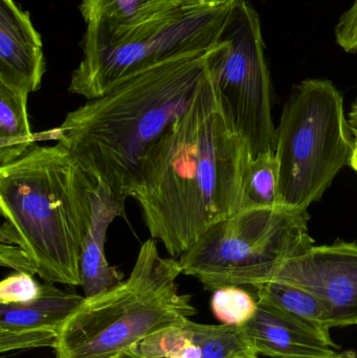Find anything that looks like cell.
I'll list each match as a JSON object with an SVG mask.
<instances>
[{
  "label": "cell",
  "instance_id": "obj_19",
  "mask_svg": "<svg viewBox=\"0 0 357 358\" xmlns=\"http://www.w3.org/2000/svg\"><path fill=\"white\" fill-rule=\"evenodd\" d=\"M59 332L54 330H0V352L52 347L56 348Z\"/></svg>",
  "mask_w": 357,
  "mask_h": 358
},
{
  "label": "cell",
  "instance_id": "obj_8",
  "mask_svg": "<svg viewBox=\"0 0 357 358\" xmlns=\"http://www.w3.org/2000/svg\"><path fill=\"white\" fill-rule=\"evenodd\" d=\"M274 280L307 290L339 321L354 326L357 317V243L337 241L312 246L287 261Z\"/></svg>",
  "mask_w": 357,
  "mask_h": 358
},
{
  "label": "cell",
  "instance_id": "obj_11",
  "mask_svg": "<svg viewBox=\"0 0 357 358\" xmlns=\"http://www.w3.org/2000/svg\"><path fill=\"white\" fill-rule=\"evenodd\" d=\"M258 357L270 358H347L348 352L330 346L314 330L258 302L251 321L242 326Z\"/></svg>",
  "mask_w": 357,
  "mask_h": 358
},
{
  "label": "cell",
  "instance_id": "obj_24",
  "mask_svg": "<svg viewBox=\"0 0 357 358\" xmlns=\"http://www.w3.org/2000/svg\"><path fill=\"white\" fill-rule=\"evenodd\" d=\"M113 358H151L145 357V355H140V353L136 352V351L129 349V350L125 351V352L121 353V355H117Z\"/></svg>",
  "mask_w": 357,
  "mask_h": 358
},
{
  "label": "cell",
  "instance_id": "obj_12",
  "mask_svg": "<svg viewBox=\"0 0 357 358\" xmlns=\"http://www.w3.org/2000/svg\"><path fill=\"white\" fill-rule=\"evenodd\" d=\"M92 202V222L82 245L80 259L84 298L105 294L124 281L123 273L107 261L105 242L109 225L117 217L125 218L126 200L117 197L103 183L96 182Z\"/></svg>",
  "mask_w": 357,
  "mask_h": 358
},
{
  "label": "cell",
  "instance_id": "obj_18",
  "mask_svg": "<svg viewBox=\"0 0 357 358\" xmlns=\"http://www.w3.org/2000/svg\"><path fill=\"white\" fill-rule=\"evenodd\" d=\"M211 308L224 325L241 327L257 313L258 300L239 286H224L214 290Z\"/></svg>",
  "mask_w": 357,
  "mask_h": 358
},
{
  "label": "cell",
  "instance_id": "obj_15",
  "mask_svg": "<svg viewBox=\"0 0 357 358\" xmlns=\"http://www.w3.org/2000/svg\"><path fill=\"white\" fill-rule=\"evenodd\" d=\"M184 0H82L87 24L109 33H125L154 20Z\"/></svg>",
  "mask_w": 357,
  "mask_h": 358
},
{
  "label": "cell",
  "instance_id": "obj_4",
  "mask_svg": "<svg viewBox=\"0 0 357 358\" xmlns=\"http://www.w3.org/2000/svg\"><path fill=\"white\" fill-rule=\"evenodd\" d=\"M180 261L161 257L155 239L140 245L129 277L105 294L84 298L65 322L57 358H113L151 334L182 325L196 315L192 298L180 294Z\"/></svg>",
  "mask_w": 357,
  "mask_h": 358
},
{
  "label": "cell",
  "instance_id": "obj_13",
  "mask_svg": "<svg viewBox=\"0 0 357 358\" xmlns=\"http://www.w3.org/2000/svg\"><path fill=\"white\" fill-rule=\"evenodd\" d=\"M83 300L84 296L45 282L39 296L27 304H0V330H54L60 334Z\"/></svg>",
  "mask_w": 357,
  "mask_h": 358
},
{
  "label": "cell",
  "instance_id": "obj_2",
  "mask_svg": "<svg viewBox=\"0 0 357 358\" xmlns=\"http://www.w3.org/2000/svg\"><path fill=\"white\" fill-rule=\"evenodd\" d=\"M207 52L168 59L126 76L87 100L41 140L62 145L96 182L131 197L151 147L190 105L209 71Z\"/></svg>",
  "mask_w": 357,
  "mask_h": 358
},
{
  "label": "cell",
  "instance_id": "obj_25",
  "mask_svg": "<svg viewBox=\"0 0 357 358\" xmlns=\"http://www.w3.org/2000/svg\"><path fill=\"white\" fill-rule=\"evenodd\" d=\"M347 358H357V355H356V353L348 352Z\"/></svg>",
  "mask_w": 357,
  "mask_h": 358
},
{
  "label": "cell",
  "instance_id": "obj_21",
  "mask_svg": "<svg viewBox=\"0 0 357 358\" xmlns=\"http://www.w3.org/2000/svg\"><path fill=\"white\" fill-rule=\"evenodd\" d=\"M335 31L337 45L346 52L357 54V0L342 15Z\"/></svg>",
  "mask_w": 357,
  "mask_h": 358
},
{
  "label": "cell",
  "instance_id": "obj_22",
  "mask_svg": "<svg viewBox=\"0 0 357 358\" xmlns=\"http://www.w3.org/2000/svg\"><path fill=\"white\" fill-rule=\"evenodd\" d=\"M0 263L2 266L14 269L18 273H29L35 275V271H34L29 257L19 246L1 243L0 245Z\"/></svg>",
  "mask_w": 357,
  "mask_h": 358
},
{
  "label": "cell",
  "instance_id": "obj_23",
  "mask_svg": "<svg viewBox=\"0 0 357 358\" xmlns=\"http://www.w3.org/2000/svg\"><path fill=\"white\" fill-rule=\"evenodd\" d=\"M348 122H349L352 138H354V149H352L350 166L357 172V110L351 109L349 113V117H348Z\"/></svg>",
  "mask_w": 357,
  "mask_h": 358
},
{
  "label": "cell",
  "instance_id": "obj_27",
  "mask_svg": "<svg viewBox=\"0 0 357 358\" xmlns=\"http://www.w3.org/2000/svg\"><path fill=\"white\" fill-rule=\"evenodd\" d=\"M243 358H258V355H251V357H243Z\"/></svg>",
  "mask_w": 357,
  "mask_h": 358
},
{
  "label": "cell",
  "instance_id": "obj_7",
  "mask_svg": "<svg viewBox=\"0 0 357 358\" xmlns=\"http://www.w3.org/2000/svg\"><path fill=\"white\" fill-rule=\"evenodd\" d=\"M261 22L249 0L233 8L218 43L207 55L210 71L252 157L275 152L272 83Z\"/></svg>",
  "mask_w": 357,
  "mask_h": 358
},
{
  "label": "cell",
  "instance_id": "obj_9",
  "mask_svg": "<svg viewBox=\"0 0 357 358\" xmlns=\"http://www.w3.org/2000/svg\"><path fill=\"white\" fill-rule=\"evenodd\" d=\"M132 350L151 358H243L257 355L242 326L187 320L151 334Z\"/></svg>",
  "mask_w": 357,
  "mask_h": 358
},
{
  "label": "cell",
  "instance_id": "obj_10",
  "mask_svg": "<svg viewBox=\"0 0 357 358\" xmlns=\"http://www.w3.org/2000/svg\"><path fill=\"white\" fill-rule=\"evenodd\" d=\"M44 73L43 45L29 13L14 0H0V81L31 94Z\"/></svg>",
  "mask_w": 357,
  "mask_h": 358
},
{
  "label": "cell",
  "instance_id": "obj_17",
  "mask_svg": "<svg viewBox=\"0 0 357 358\" xmlns=\"http://www.w3.org/2000/svg\"><path fill=\"white\" fill-rule=\"evenodd\" d=\"M282 206L279 193V174L275 152L254 157L243 180L240 210L276 208Z\"/></svg>",
  "mask_w": 357,
  "mask_h": 358
},
{
  "label": "cell",
  "instance_id": "obj_26",
  "mask_svg": "<svg viewBox=\"0 0 357 358\" xmlns=\"http://www.w3.org/2000/svg\"><path fill=\"white\" fill-rule=\"evenodd\" d=\"M352 109H354V110H357V101L356 103H354V105H352Z\"/></svg>",
  "mask_w": 357,
  "mask_h": 358
},
{
  "label": "cell",
  "instance_id": "obj_28",
  "mask_svg": "<svg viewBox=\"0 0 357 358\" xmlns=\"http://www.w3.org/2000/svg\"><path fill=\"white\" fill-rule=\"evenodd\" d=\"M354 325L357 326V317H356V320H354Z\"/></svg>",
  "mask_w": 357,
  "mask_h": 358
},
{
  "label": "cell",
  "instance_id": "obj_16",
  "mask_svg": "<svg viewBox=\"0 0 357 358\" xmlns=\"http://www.w3.org/2000/svg\"><path fill=\"white\" fill-rule=\"evenodd\" d=\"M29 92L0 81V166L24 155L41 140L31 131L27 113Z\"/></svg>",
  "mask_w": 357,
  "mask_h": 358
},
{
  "label": "cell",
  "instance_id": "obj_20",
  "mask_svg": "<svg viewBox=\"0 0 357 358\" xmlns=\"http://www.w3.org/2000/svg\"><path fill=\"white\" fill-rule=\"evenodd\" d=\"M29 273L8 275L0 283V304H27L36 300L41 292L40 285Z\"/></svg>",
  "mask_w": 357,
  "mask_h": 358
},
{
  "label": "cell",
  "instance_id": "obj_14",
  "mask_svg": "<svg viewBox=\"0 0 357 358\" xmlns=\"http://www.w3.org/2000/svg\"><path fill=\"white\" fill-rule=\"evenodd\" d=\"M255 289L258 302L270 305L307 326L330 346L340 349L331 338V330L340 327L339 321L320 299L303 288L277 280Z\"/></svg>",
  "mask_w": 357,
  "mask_h": 358
},
{
  "label": "cell",
  "instance_id": "obj_5",
  "mask_svg": "<svg viewBox=\"0 0 357 358\" xmlns=\"http://www.w3.org/2000/svg\"><path fill=\"white\" fill-rule=\"evenodd\" d=\"M314 246L307 212L251 208L207 229L178 258L184 275L205 289L224 286L256 288L272 281L285 262Z\"/></svg>",
  "mask_w": 357,
  "mask_h": 358
},
{
  "label": "cell",
  "instance_id": "obj_3",
  "mask_svg": "<svg viewBox=\"0 0 357 358\" xmlns=\"http://www.w3.org/2000/svg\"><path fill=\"white\" fill-rule=\"evenodd\" d=\"M96 185L62 145H35L0 166V241L19 246L44 281L81 286L80 259Z\"/></svg>",
  "mask_w": 357,
  "mask_h": 358
},
{
  "label": "cell",
  "instance_id": "obj_6",
  "mask_svg": "<svg viewBox=\"0 0 357 358\" xmlns=\"http://www.w3.org/2000/svg\"><path fill=\"white\" fill-rule=\"evenodd\" d=\"M354 138L344 98L329 80L301 82L277 128L281 204L307 212L351 161Z\"/></svg>",
  "mask_w": 357,
  "mask_h": 358
},
{
  "label": "cell",
  "instance_id": "obj_1",
  "mask_svg": "<svg viewBox=\"0 0 357 358\" xmlns=\"http://www.w3.org/2000/svg\"><path fill=\"white\" fill-rule=\"evenodd\" d=\"M253 159L211 71L140 164L132 198L152 239L178 259L212 225L239 212Z\"/></svg>",
  "mask_w": 357,
  "mask_h": 358
}]
</instances>
